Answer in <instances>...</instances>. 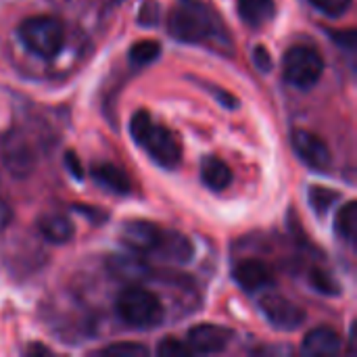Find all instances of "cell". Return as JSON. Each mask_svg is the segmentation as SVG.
<instances>
[{
	"mask_svg": "<svg viewBox=\"0 0 357 357\" xmlns=\"http://www.w3.org/2000/svg\"><path fill=\"white\" fill-rule=\"evenodd\" d=\"M167 29L178 42L186 44H203L224 50V44L230 42L220 17L201 0H180L169 13Z\"/></svg>",
	"mask_w": 357,
	"mask_h": 357,
	"instance_id": "6da1fadb",
	"label": "cell"
},
{
	"mask_svg": "<svg viewBox=\"0 0 357 357\" xmlns=\"http://www.w3.org/2000/svg\"><path fill=\"white\" fill-rule=\"evenodd\" d=\"M130 134L136 140V144L142 146L157 165H161L165 169H176L180 165V161H182L180 140L165 126L153 123V119L146 111H136L132 115Z\"/></svg>",
	"mask_w": 357,
	"mask_h": 357,
	"instance_id": "7a4b0ae2",
	"label": "cell"
},
{
	"mask_svg": "<svg viewBox=\"0 0 357 357\" xmlns=\"http://www.w3.org/2000/svg\"><path fill=\"white\" fill-rule=\"evenodd\" d=\"M115 310L123 324L132 328H140V331H151L159 326L165 316L163 305L157 299V295L142 289L140 284L126 287L117 297Z\"/></svg>",
	"mask_w": 357,
	"mask_h": 357,
	"instance_id": "3957f363",
	"label": "cell"
},
{
	"mask_svg": "<svg viewBox=\"0 0 357 357\" xmlns=\"http://www.w3.org/2000/svg\"><path fill=\"white\" fill-rule=\"evenodd\" d=\"M19 38L29 52L42 59H52L63 48L65 29L56 17L36 15V17H27L19 25Z\"/></svg>",
	"mask_w": 357,
	"mask_h": 357,
	"instance_id": "277c9868",
	"label": "cell"
},
{
	"mask_svg": "<svg viewBox=\"0 0 357 357\" xmlns=\"http://www.w3.org/2000/svg\"><path fill=\"white\" fill-rule=\"evenodd\" d=\"M282 71L289 84L301 90H310L320 82L324 73V59L314 46L297 44L287 50L282 59Z\"/></svg>",
	"mask_w": 357,
	"mask_h": 357,
	"instance_id": "5b68a950",
	"label": "cell"
},
{
	"mask_svg": "<svg viewBox=\"0 0 357 357\" xmlns=\"http://www.w3.org/2000/svg\"><path fill=\"white\" fill-rule=\"evenodd\" d=\"M259 310L278 331H297L305 322V312L291 299L276 293L264 295L259 301Z\"/></svg>",
	"mask_w": 357,
	"mask_h": 357,
	"instance_id": "8992f818",
	"label": "cell"
},
{
	"mask_svg": "<svg viewBox=\"0 0 357 357\" xmlns=\"http://www.w3.org/2000/svg\"><path fill=\"white\" fill-rule=\"evenodd\" d=\"M291 144L297 153V157L312 169L316 172H324L331 167V151L326 146V142L316 136L314 132L310 130H301V128H295L291 132Z\"/></svg>",
	"mask_w": 357,
	"mask_h": 357,
	"instance_id": "52a82bcc",
	"label": "cell"
},
{
	"mask_svg": "<svg viewBox=\"0 0 357 357\" xmlns=\"http://www.w3.org/2000/svg\"><path fill=\"white\" fill-rule=\"evenodd\" d=\"M230 341H232V331L218 324H199L190 328L186 337V345L190 354H201V356L220 354L230 345Z\"/></svg>",
	"mask_w": 357,
	"mask_h": 357,
	"instance_id": "ba28073f",
	"label": "cell"
},
{
	"mask_svg": "<svg viewBox=\"0 0 357 357\" xmlns=\"http://www.w3.org/2000/svg\"><path fill=\"white\" fill-rule=\"evenodd\" d=\"M0 167L13 178H23L33 167V153L21 138L4 136L0 140Z\"/></svg>",
	"mask_w": 357,
	"mask_h": 357,
	"instance_id": "9c48e42d",
	"label": "cell"
},
{
	"mask_svg": "<svg viewBox=\"0 0 357 357\" xmlns=\"http://www.w3.org/2000/svg\"><path fill=\"white\" fill-rule=\"evenodd\" d=\"M159 238H161V228L144 220H132L121 228V243L138 255L155 253Z\"/></svg>",
	"mask_w": 357,
	"mask_h": 357,
	"instance_id": "30bf717a",
	"label": "cell"
},
{
	"mask_svg": "<svg viewBox=\"0 0 357 357\" xmlns=\"http://www.w3.org/2000/svg\"><path fill=\"white\" fill-rule=\"evenodd\" d=\"M234 280L247 293H253V291H261L270 287L274 282V272L270 270L268 264L259 259H245L234 268Z\"/></svg>",
	"mask_w": 357,
	"mask_h": 357,
	"instance_id": "8fae6325",
	"label": "cell"
},
{
	"mask_svg": "<svg viewBox=\"0 0 357 357\" xmlns=\"http://www.w3.org/2000/svg\"><path fill=\"white\" fill-rule=\"evenodd\" d=\"M341 345H343V341H341V335L337 331H333L328 326H320V328H314L305 335L301 349L307 356L326 357L337 356L341 351Z\"/></svg>",
	"mask_w": 357,
	"mask_h": 357,
	"instance_id": "7c38bea8",
	"label": "cell"
},
{
	"mask_svg": "<svg viewBox=\"0 0 357 357\" xmlns=\"http://www.w3.org/2000/svg\"><path fill=\"white\" fill-rule=\"evenodd\" d=\"M155 253L165 261L188 264L192 259V243L180 232L161 230V238H159V245H157Z\"/></svg>",
	"mask_w": 357,
	"mask_h": 357,
	"instance_id": "4fadbf2b",
	"label": "cell"
},
{
	"mask_svg": "<svg viewBox=\"0 0 357 357\" xmlns=\"http://www.w3.org/2000/svg\"><path fill=\"white\" fill-rule=\"evenodd\" d=\"M109 270L123 282L138 284L151 278V268L136 255H113L109 259Z\"/></svg>",
	"mask_w": 357,
	"mask_h": 357,
	"instance_id": "5bb4252c",
	"label": "cell"
},
{
	"mask_svg": "<svg viewBox=\"0 0 357 357\" xmlns=\"http://www.w3.org/2000/svg\"><path fill=\"white\" fill-rule=\"evenodd\" d=\"M38 232L52 245H65L73 238L75 228L69 218L61 213H46L38 220Z\"/></svg>",
	"mask_w": 357,
	"mask_h": 357,
	"instance_id": "9a60e30c",
	"label": "cell"
},
{
	"mask_svg": "<svg viewBox=\"0 0 357 357\" xmlns=\"http://www.w3.org/2000/svg\"><path fill=\"white\" fill-rule=\"evenodd\" d=\"M238 15L251 27H264L276 15L274 0H238Z\"/></svg>",
	"mask_w": 357,
	"mask_h": 357,
	"instance_id": "2e32d148",
	"label": "cell"
},
{
	"mask_svg": "<svg viewBox=\"0 0 357 357\" xmlns=\"http://www.w3.org/2000/svg\"><path fill=\"white\" fill-rule=\"evenodd\" d=\"M90 176L107 190L117 192V195H128L130 192V178L126 176L123 169L111 165V163H102V165H94Z\"/></svg>",
	"mask_w": 357,
	"mask_h": 357,
	"instance_id": "e0dca14e",
	"label": "cell"
},
{
	"mask_svg": "<svg viewBox=\"0 0 357 357\" xmlns=\"http://www.w3.org/2000/svg\"><path fill=\"white\" fill-rule=\"evenodd\" d=\"M201 178H203V182L211 190H224L232 182V172H230V167L222 159L207 157L203 161V167H201Z\"/></svg>",
	"mask_w": 357,
	"mask_h": 357,
	"instance_id": "ac0fdd59",
	"label": "cell"
},
{
	"mask_svg": "<svg viewBox=\"0 0 357 357\" xmlns=\"http://www.w3.org/2000/svg\"><path fill=\"white\" fill-rule=\"evenodd\" d=\"M356 228H357V205L356 201H349L345 207L339 209L337 220H335V230L337 234L347 241L354 243L356 241Z\"/></svg>",
	"mask_w": 357,
	"mask_h": 357,
	"instance_id": "d6986e66",
	"label": "cell"
},
{
	"mask_svg": "<svg viewBox=\"0 0 357 357\" xmlns=\"http://www.w3.org/2000/svg\"><path fill=\"white\" fill-rule=\"evenodd\" d=\"M161 54V46L155 40H140L130 48V63L136 67H144L151 65L153 61H157V56Z\"/></svg>",
	"mask_w": 357,
	"mask_h": 357,
	"instance_id": "ffe728a7",
	"label": "cell"
},
{
	"mask_svg": "<svg viewBox=\"0 0 357 357\" xmlns=\"http://www.w3.org/2000/svg\"><path fill=\"white\" fill-rule=\"evenodd\" d=\"M341 199V195L333 188H326V186H312L310 188V205L314 207V211L318 215H324L328 213V209Z\"/></svg>",
	"mask_w": 357,
	"mask_h": 357,
	"instance_id": "44dd1931",
	"label": "cell"
},
{
	"mask_svg": "<svg viewBox=\"0 0 357 357\" xmlns=\"http://www.w3.org/2000/svg\"><path fill=\"white\" fill-rule=\"evenodd\" d=\"M96 354L105 357H144L149 356V349L144 345H138V343H115V345H109Z\"/></svg>",
	"mask_w": 357,
	"mask_h": 357,
	"instance_id": "7402d4cb",
	"label": "cell"
},
{
	"mask_svg": "<svg viewBox=\"0 0 357 357\" xmlns=\"http://www.w3.org/2000/svg\"><path fill=\"white\" fill-rule=\"evenodd\" d=\"M312 284L318 293H324V295H339L341 293V287L339 282L328 274V272H322V270H314L312 274Z\"/></svg>",
	"mask_w": 357,
	"mask_h": 357,
	"instance_id": "603a6c76",
	"label": "cell"
},
{
	"mask_svg": "<svg viewBox=\"0 0 357 357\" xmlns=\"http://www.w3.org/2000/svg\"><path fill=\"white\" fill-rule=\"evenodd\" d=\"M312 4L328 17H343L349 10L351 0H312Z\"/></svg>",
	"mask_w": 357,
	"mask_h": 357,
	"instance_id": "cb8c5ba5",
	"label": "cell"
},
{
	"mask_svg": "<svg viewBox=\"0 0 357 357\" xmlns=\"http://www.w3.org/2000/svg\"><path fill=\"white\" fill-rule=\"evenodd\" d=\"M157 354L163 357L192 356V354H190V349H188V345H186L184 341H178V339H172V337H167V339H163V341H161V345L157 347Z\"/></svg>",
	"mask_w": 357,
	"mask_h": 357,
	"instance_id": "d4e9b609",
	"label": "cell"
},
{
	"mask_svg": "<svg viewBox=\"0 0 357 357\" xmlns=\"http://www.w3.org/2000/svg\"><path fill=\"white\" fill-rule=\"evenodd\" d=\"M253 61H255L257 69L264 71V73H268V71L272 69V56H270V52H268L264 46H257V48L253 50Z\"/></svg>",
	"mask_w": 357,
	"mask_h": 357,
	"instance_id": "484cf974",
	"label": "cell"
},
{
	"mask_svg": "<svg viewBox=\"0 0 357 357\" xmlns=\"http://www.w3.org/2000/svg\"><path fill=\"white\" fill-rule=\"evenodd\" d=\"M157 15H159L157 4H146V6L142 8V13H140L138 21H140L142 25H155V23H157Z\"/></svg>",
	"mask_w": 357,
	"mask_h": 357,
	"instance_id": "4316f807",
	"label": "cell"
},
{
	"mask_svg": "<svg viewBox=\"0 0 357 357\" xmlns=\"http://www.w3.org/2000/svg\"><path fill=\"white\" fill-rule=\"evenodd\" d=\"M10 222H13V207L4 199H0V232H4L10 226Z\"/></svg>",
	"mask_w": 357,
	"mask_h": 357,
	"instance_id": "83f0119b",
	"label": "cell"
},
{
	"mask_svg": "<svg viewBox=\"0 0 357 357\" xmlns=\"http://www.w3.org/2000/svg\"><path fill=\"white\" fill-rule=\"evenodd\" d=\"M65 163H67V167H69V172L79 180L82 176H84V169H82V165H79V161H77V157H75V153H67V157H65Z\"/></svg>",
	"mask_w": 357,
	"mask_h": 357,
	"instance_id": "f1b7e54d",
	"label": "cell"
},
{
	"mask_svg": "<svg viewBox=\"0 0 357 357\" xmlns=\"http://www.w3.org/2000/svg\"><path fill=\"white\" fill-rule=\"evenodd\" d=\"M335 38H337V42L339 44H343V46H347V48H356V31L354 29H349V31H341V33H333Z\"/></svg>",
	"mask_w": 357,
	"mask_h": 357,
	"instance_id": "f546056e",
	"label": "cell"
},
{
	"mask_svg": "<svg viewBox=\"0 0 357 357\" xmlns=\"http://www.w3.org/2000/svg\"><path fill=\"white\" fill-rule=\"evenodd\" d=\"M25 354L27 356H50V351L46 347H42V345H31V347L25 349Z\"/></svg>",
	"mask_w": 357,
	"mask_h": 357,
	"instance_id": "4dcf8cb0",
	"label": "cell"
},
{
	"mask_svg": "<svg viewBox=\"0 0 357 357\" xmlns=\"http://www.w3.org/2000/svg\"><path fill=\"white\" fill-rule=\"evenodd\" d=\"M107 2H111V4H115V2H119V0H107Z\"/></svg>",
	"mask_w": 357,
	"mask_h": 357,
	"instance_id": "1f68e13d",
	"label": "cell"
}]
</instances>
